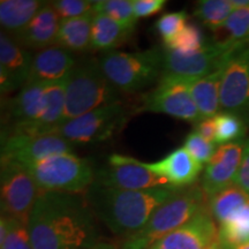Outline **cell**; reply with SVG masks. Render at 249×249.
I'll return each mask as SVG.
<instances>
[{
    "label": "cell",
    "mask_w": 249,
    "mask_h": 249,
    "mask_svg": "<svg viewBox=\"0 0 249 249\" xmlns=\"http://www.w3.org/2000/svg\"><path fill=\"white\" fill-rule=\"evenodd\" d=\"M189 81L163 75L156 88L143 97L139 112L163 113L196 124L201 117L189 89Z\"/></svg>",
    "instance_id": "9c48e42d"
},
{
    "label": "cell",
    "mask_w": 249,
    "mask_h": 249,
    "mask_svg": "<svg viewBox=\"0 0 249 249\" xmlns=\"http://www.w3.org/2000/svg\"><path fill=\"white\" fill-rule=\"evenodd\" d=\"M135 17L149 18L160 13L166 6V0H132Z\"/></svg>",
    "instance_id": "d590c367"
},
{
    "label": "cell",
    "mask_w": 249,
    "mask_h": 249,
    "mask_svg": "<svg viewBox=\"0 0 249 249\" xmlns=\"http://www.w3.org/2000/svg\"><path fill=\"white\" fill-rule=\"evenodd\" d=\"M207 45L201 28L195 23H187L186 27L172 39L165 43L166 50L179 52L182 54H191L200 51Z\"/></svg>",
    "instance_id": "4dcf8cb0"
},
{
    "label": "cell",
    "mask_w": 249,
    "mask_h": 249,
    "mask_svg": "<svg viewBox=\"0 0 249 249\" xmlns=\"http://www.w3.org/2000/svg\"><path fill=\"white\" fill-rule=\"evenodd\" d=\"M247 44H249V38H248V40H247Z\"/></svg>",
    "instance_id": "7bdbcfd3"
},
{
    "label": "cell",
    "mask_w": 249,
    "mask_h": 249,
    "mask_svg": "<svg viewBox=\"0 0 249 249\" xmlns=\"http://www.w3.org/2000/svg\"><path fill=\"white\" fill-rule=\"evenodd\" d=\"M234 8H242L249 6V0H231Z\"/></svg>",
    "instance_id": "ab89813d"
},
{
    "label": "cell",
    "mask_w": 249,
    "mask_h": 249,
    "mask_svg": "<svg viewBox=\"0 0 249 249\" xmlns=\"http://www.w3.org/2000/svg\"><path fill=\"white\" fill-rule=\"evenodd\" d=\"M44 5L45 2L39 0H1L0 24L2 31L15 38Z\"/></svg>",
    "instance_id": "603a6c76"
},
{
    "label": "cell",
    "mask_w": 249,
    "mask_h": 249,
    "mask_svg": "<svg viewBox=\"0 0 249 249\" xmlns=\"http://www.w3.org/2000/svg\"><path fill=\"white\" fill-rule=\"evenodd\" d=\"M234 185L249 195V139L244 144L240 167L236 174Z\"/></svg>",
    "instance_id": "8d00e7d4"
},
{
    "label": "cell",
    "mask_w": 249,
    "mask_h": 249,
    "mask_svg": "<svg viewBox=\"0 0 249 249\" xmlns=\"http://www.w3.org/2000/svg\"><path fill=\"white\" fill-rule=\"evenodd\" d=\"M207 249H222V245H220V241H219V239H218L217 241H214L213 244L211 245L209 248H207Z\"/></svg>",
    "instance_id": "b9f144b4"
},
{
    "label": "cell",
    "mask_w": 249,
    "mask_h": 249,
    "mask_svg": "<svg viewBox=\"0 0 249 249\" xmlns=\"http://www.w3.org/2000/svg\"><path fill=\"white\" fill-rule=\"evenodd\" d=\"M46 107V85L27 82L13 98L6 103V120L11 134H33Z\"/></svg>",
    "instance_id": "5bb4252c"
},
{
    "label": "cell",
    "mask_w": 249,
    "mask_h": 249,
    "mask_svg": "<svg viewBox=\"0 0 249 249\" xmlns=\"http://www.w3.org/2000/svg\"><path fill=\"white\" fill-rule=\"evenodd\" d=\"M213 43L230 50L247 44L249 38V6L235 8L219 29L213 31Z\"/></svg>",
    "instance_id": "d4e9b609"
},
{
    "label": "cell",
    "mask_w": 249,
    "mask_h": 249,
    "mask_svg": "<svg viewBox=\"0 0 249 249\" xmlns=\"http://www.w3.org/2000/svg\"><path fill=\"white\" fill-rule=\"evenodd\" d=\"M234 9L231 0H201L196 4L194 15L205 27L216 31L223 27Z\"/></svg>",
    "instance_id": "83f0119b"
},
{
    "label": "cell",
    "mask_w": 249,
    "mask_h": 249,
    "mask_svg": "<svg viewBox=\"0 0 249 249\" xmlns=\"http://www.w3.org/2000/svg\"><path fill=\"white\" fill-rule=\"evenodd\" d=\"M42 193L85 194L95 181L96 172L86 158L67 152L24 165Z\"/></svg>",
    "instance_id": "8992f818"
},
{
    "label": "cell",
    "mask_w": 249,
    "mask_h": 249,
    "mask_svg": "<svg viewBox=\"0 0 249 249\" xmlns=\"http://www.w3.org/2000/svg\"><path fill=\"white\" fill-rule=\"evenodd\" d=\"M180 189L182 188L166 185L144 191H126L93 182L85 196L98 222L124 240L140 231L155 210Z\"/></svg>",
    "instance_id": "7a4b0ae2"
},
{
    "label": "cell",
    "mask_w": 249,
    "mask_h": 249,
    "mask_svg": "<svg viewBox=\"0 0 249 249\" xmlns=\"http://www.w3.org/2000/svg\"><path fill=\"white\" fill-rule=\"evenodd\" d=\"M194 130L204 140H207L208 142L214 143V141H216V121H214V117L198 121L195 124Z\"/></svg>",
    "instance_id": "74e56055"
},
{
    "label": "cell",
    "mask_w": 249,
    "mask_h": 249,
    "mask_svg": "<svg viewBox=\"0 0 249 249\" xmlns=\"http://www.w3.org/2000/svg\"><path fill=\"white\" fill-rule=\"evenodd\" d=\"M124 105L119 102L90 111L75 119L66 121L54 130L71 144H88L107 141L126 124Z\"/></svg>",
    "instance_id": "ba28073f"
},
{
    "label": "cell",
    "mask_w": 249,
    "mask_h": 249,
    "mask_svg": "<svg viewBox=\"0 0 249 249\" xmlns=\"http://www.w3.org/2000/svg\"><path fill=\"white\" fill-rule=\"evenodd\" d=\"M222 245V244H220ZM222 249H249V242H246V244L236 245V246H224L222 245Z\"/></svg>",
    "instance_id": "60d3db41"
},
{
    "label": "cell",
    "mask_w": 249,
    "mask_h": 249,
    "mask_svg": "<svg viewBox=\"0 0 249 249\" xmlns=\"http://www.w3.org/2000/svg\"><path fill=\"white\" fill-rule=\"evenodd\" d=\"M118 96L119 91L104 75L98 60L81 62L68 77L62 124L119 102Z\"/></svg>",
    "instance_id": "5b68a950"
},
{
    "label": "cell",
    "mask_w": 249,
    "mask_h": 249,
    "mask_svg": "<svg viewBox=\"0 0 249 249\" xmlns=\"http://www.w3.org/2000/svg\"><path fill=\"white\" fill-rule=\"evenodd\" d=\"M135 29H130L120 24L111 18L103 14L93 13L91 29V50L103 51L104 53L116 51L134 34Z\"/></svg>",
    "instance_id": "7402d4cb"
},
{
    "label": "cell",
    "mask_w": 249,
    "mask_h": 249,
    "mask_svg": "<svg viewBox=\"0 0 249 249\" xmlns=\"http://www.w3.org/2000/svg\"><path fill=\"white\" fill-rule=\"evenodd\" d=\"M187 20H188V14L185 11L165 13L156 21L155 30L165 44L186 27Z\"/></svg>",
    "instance_id": "1f68e13d"
},
{
    "label": "cell",
    "mask_w": 249,
    "mask_h": 249,
    "mask_svg": "<svg viewBox=\"0 0 249 249\" xmlns=\"http://www.w3.org/2000/svg\"><path fill=\"white\" fill-rule=\"evenodd\" d=\"M61 20L93 14L95 1L88 0H55L51 2Z\"/></svg>",
    "instance_id": "836d02e7"
},
{
    "label": "cell",
    "mask_w": 249,
    "mask_h": 249,
    "mask_svg": "<svg viewBox=\"0 0 249 249\" xmlns=\"http://www.w3.org/2000/svg\"><path fill=\"white\" fill-rule=\"evenodd\" d=\"M92 17L93 14H89L61 20L54 45L67 50L71 53L91 50Z\"/></svg>",
    "instance_id": "cb8c5ba5"
},
{
    "label": "cell",
    "mask_w": 249,
    "mask_h": 249,
    "mask_svg": "<svg viewBox=\"0 0 249 249\" xmlns=\"http://www.w3.org/2000/svg\"><path fill=\"white\" fill-rule=\"evenodd\" d=\"M117 163H132L144 167L176 188H187L197 183L198 176L203 169V165L197 163L183 147L171 151L163 160L154 163L141 161L129 156L111 155L108 164Z\"/></svg>",
    "instance_id": "8fae6325"
},
{
    "label": "cell",
    "mask_w": 249,
    "mask_h": 249,
    "mask_svg": "<svg viewBox=\"0 0 249 249\" xmlns=\"http://www.w3.org/2000/svg\"><path fill=\"white\" fill-rule=\"evenodd\" d=\"M183 148L201 165L209 163L217 150L214 143L208 142L201 135H198L195 130H193L187 135L185 142H183Z\"/></svg>",
    "instance_id": "d6a6232c"
},
{
    "label": "cell",
    "mask_w": 249,
    "mask_h": 249,
    "mask_svg": "<svg viewBox=\"0 0 249 249\" xmlns=\"http://www.w3.org/2000/svg\"><path fill=\"white\" fill-rule=\"evenodd\" d=\"M209 207L200 183L182 188L160 205L140 231L121 241V249H148Z\"/></svg>",
    "instance_id": "3957f363"
},
{
    "label": "cell",
    "mask_w": 249,
    "mask_h": 249,
    "mask_svg": "<svg viewBox=\"0 0 249 249\" xmlns=\"http://www.w3.org/2000/svg\"><path fill=\"white\" fill-rule=\"evenodd\" d=\"M216 141L219 145L229 144L236 141L245 135L246 124L241 116L231 112H219L216 117Z\"/></svg>",
    "instance_id": "f546056e"
},
{
    "label": "cell",
    "mask_w": 249,
    "mask_h": 249,
    "mask_svg": "<svg viewBox=\"0 0 249 249\" xmlns=\"http://www.w3.org/2000/svg\"><path fill=\"white\" fill-rule=\"evenodd\" d=\"M242 151L244 144L241 141L218 147L205 166L200 183L208 200L210 201L218 193L234 185L240 167Z\"/></svg>",
    "instance_id": "9a60e30c"
},
{
    "label": "cell",
    "mask_w": 249,
    "mask_h": 249,
    "mask_svg": "<svg viewBox=\"0 0 249 249\" xmlns=\"http://www.w3.org/2000/svg\"><path fill=\"white\" fill-rule=\"evenodd\" d=\"M86 249H121V248L120 246L113 244V242L103 240L101 242H98V244H96L95 246H92V247H89Z\"/></svg>",
    "instance_id": "f35d334b"
},
{
    "label": "cell",
    "mask_w": 249,
    "mask_h": 249,
    "mask_svg": "<svg viewBox=\"0 0 249 249\" xmlns=\"http://www.w3.org/2000/svg\"><path fill=\"white\" fill-rule=\"evenodd\" d=\"M33 57L29 50L17 39L1 31L0 34V86L1 95L21 89L29 80Z\"/></svg>",
    "instance_id": "e0dca14e"
},
{
    "label": "cell",
    "mask_w": 249,
    "mask_h": 249,
    "mask_svg": "<svg viewBox=\"0 0 249 249\" xmlns=\"http://www.w3.org/2000/svg\"><path fill=\"white\" fill-rule=\"evenodd\" d=\"M76 66L75 58L67 50L53 45L37 51L33 57L28 82L52 85L68 80Z\"/></svg>",
    "instance_id": "d6986e66"
},
{
    "label": "cell",
    "mask_w": 249,
    "mask_h": 249,
    "mask_svg": "<svg viewBox=\"0 0 249 249\" xmlns=\"http://www.w3.org/2000/svg\"><path fill=\"white\" fill-rule=\"evenodd\" d=\"M232 51L213 42L191 54L164 49L163 75L178 76L191 81L201 79L224 66Z\"/></svg>",
    "instance_id": "4fadbf2b"
},
{
    "label": "cell",
    "mask_w": 249,
    "mask_h": 249,
    "mask_svg": "<svg viewBox=\"0 0 249 249\" xmlns=\"http://www.w3.org/2000/svg\"><path fill=\"white\" fill-rule=\"evenodd\" d=\"M218 238L224 246L249 242V201L218 226Z\"/></svg>",
    "instance_id": "484cf974"
},
{
    "label": "cell",
    "mask_w": 249,
    "mask_h": 249,
    "mask_svg": "<svg viewBox=\"0 0 249 249\" xmlns=\"http://www.w3.org/2000/svg\"><path fill=\"white\" fill-rule=\"evenodd\" d=\"M223 70L224 66L218 68L209 75L189 81V89L200 113L201 120L213 118L219 113L220 81H222Z\"/></svg>",
    "instance_id": "44dd1931"
},
{
    "label": "cell",
    "mask_w": 249,
    "mask_h": 249,
    "mask_svg": "<svg viewBox=\"0 0 249 249\" xmlns=\"http://www.w3.org/2000/svg\"><path fill=\"white\" fill-rule=\"evenodd\" d=\"M248 201L249 195L246 194L238 186L233 185L211 198L209 201V210L214 222L219 225L236 210L244 207Z\"/></svg>",
    "instance_id": "4316f807"
},
{
    "label": "cell",
    "mask_w": 249,
    "mask_h": 249,
    "mask_svg": "<svg viewBox=\"0 0 249 249\" xmlns=\"http://www.w3.org/2000/svg\"><path fill=\"white\" fill-rule=\"evenodd\" d=\"M60 21L61 18H59L51 2H45L30 23L14 39H17L29 51H40L53 46L57 39Z\"/></svg>",
    "instance_id": "ffe728a7"
},
{
    "label": "cell",
    "mask_w": 249,
    "mask_h": 249,
    "mask_svg": "<svg viewBox=\"0 0 249 249\" xmlns=\"http://www.w3.org/2000/svg\"><path fill=\"white\" fill-rule=\"evenodd\" d=\"M71 151L73 144L57 134H11L1 141V158L23 165Z\"/></svg>",
    "instance_id": "7c38bea8"
},
{
    "label": "cell",
    "mask_w": 249,
    "mask_h": 249,
    "mask_svg": "<svg viewBox=\"0 0 249 249\" xmlns=\"http://www.w3.org/2000/svg\"><path fill=\"white\" fill-rule=\"evenodd\" d=\"M40 191L23 164L1 158L0 205L2 216L14 218L28 225Z\"/></svg>",
    "instance_id": "52a82bcc"
},
{
    "label": "cell",
    "mask_w": 249,
    "mask_h": 249,
    "mask_svg": "<svg viewBox=\"0 0 249 249\" xmlns=\"http://www.w3.org/2000/svg\"><path fill=\"white\" fill-rule=\"evenodd\" d=\"M0 249H34L27 224L11 218L8 235Z\"/></svg>",
    "instance_id": "e575fe53"
},
{
    "label": "cell",
    "mask_w": 249,
    "mask_h": 249,
    "mask_svg": "<svg viewBox=\"0 0 249 249\" xmlns=\"http://www.w3.org/2000/svg\"><path fill=\"white\" fill-rule=\"evenodd\" d=\"M107 79L118 91L138 92L163 75L164 50L158 46L138 52H107L98 59Z\"/></svg>",
    "instance_id": "277c9868"
},
{
    "label": "cell",
    "mask_w": 249,
    "mask_h": 249,
    "mask_svg": "<svg viewBox=\"0 0 249 249\" xmlns=\"http://www.w3.org/2000/svg\"><path fill=\"white\" fill-rule=\"evenodd\" d=\"M218 239L217 223L208 207L148 249H207Z\"/></svg>",
    "instance_id": "2e32d148"
},
{
    "label": "cell",
    "mask_w": 249,
    "mask_h": 249,
    "mask_svg": "<svg viewBox=\"0 0 249 249\" xmlns=\"http://www.w3.org/2000/svg\"><path fill=\"white\" fill-rule=\"evenodd\" d=\"M93 182L126 191H144L169 185L150 171L132 163L108 164V166L102 167L96 172Z\"/></svg>",
    "instance_id": "ac0fdd59"
},
{
    "label": "cell",
    "mask_w": 249,
    "mask_h": 249,
    "mask_svg": "<svg viewBox=\"0 0 249 249\" xmlns=\"http://www.w3.org/2000/svg\"><path fill=\"white\" fill-rule=\"evenodd\" d=\"M220 108L240 114L249 108V44L230 53L220 81Z\"/></svg>",
    "instance_id": "30bf717a"
},
{
    "label": "cell",
    "mask_w": 249,
    "mask_h": 249,
    "mask_svg": "<svg viewBox=\"0 0 249 249\" xmlns=\"http://www.w3.org/2000/svg\"><path fill=\"white\" fill-rule=\"evenodd\" d=\"M93 13L111 18L112 20L130 29H135L138 22L132 0H98L95 1Z\"/></svg>",
    "instance_id": "f1b7e54d"
},
{
    "label": "cell",
    "mask_w": 249,
    "mask_h": 249,
    "mask_svg": "<svg viewBox=\"0 0 249 249\" xmlns=\"http://www.w3.org/2000/svg\"><path fill=\"white\" fill-rule=\"evenodd\" d=\"M34 249H86L102 240L85 194L42 193L28 220Z\"/></svg>",
    "instance_id": "6da1fadb"
}]
</instances>
